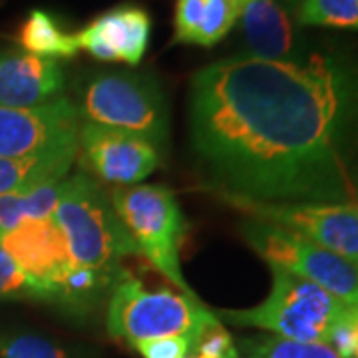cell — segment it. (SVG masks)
Returning <instances> with one entry per match:
<instances>
[{"instance_id":"obj_28","label":"cell","mask_w":358,"mask_h":358,"mask_svg":"<svg viewBox=\"0 0 358 358\" xmlns=\"http://www.w3.org/2000/svg\"><path fill=\"white\" fill-rule=\"evenodd\" d=\"M225 358H239V352H237V348H231Z\"/></svg>"},{"instance_id":"obj_30","label":"cell","mask_w":358,"mask_h":358,"mask_svg":"<svg viewBox=\"0 0 358 358\" xmlns=\"http://www.w3.org/2000/svg\"><path fill=\"white\" fill-rule=\"evenodd\" d=\"M195 358H197V357H195Z\"/></svg>"},{"instance_id":"obj_18","label":"cell","mask_w":358,"mask_h":358,"mask_svg":"<svg viewBox=\"0 0 358 358\" xmlns=\"http://www.w3.org/2000/svg\"><path fill=\"white\" fill-rule=\"evenodd\" d=\"M16 42L20 48L44 58H72L80 52L76 32L70 34L60 26L56 16L46 10H30L26 20L18 28Z\"/></svg>"},{"instance_id":"obj_29","label":"cell","mask_w":358,"mask_h":358,"mask_svg":"<svg viewBox=\"0 0 358 358\" xmlns=\"http://www.w3.org/2000/svg\"><path fill=\"white\" fill-rule=\"evenodd\" d=\"M287 2H289V4H296V6H299V2H301V0H287Z\"/></svg>"},{"instance_id":"obj_10","label":"cell","mask_w":358,"mask_h":358,"mask_svg":"<svg viewBox=\"0 0 358 358\" xmlns=\"http://www.w3.org/2000/svg\"><path fill=\"white\" fill-rule=\"evenodd\" d=\"M82 117L68 98L36 108L0 106V157H28L78 145Z\"/></svg>"},{"instance_id":"obj_25","label":"cell","mask_w":358,"mask_h":358,"mask_svg":"<svg viewBox=\"0 0 358 358\" xmlns=\"http://www.w3.org/2000/svg\"><path fill=\"white\" fill-rule=\"evenodd\" d=\"M134 348L143 358H185L193 348V343L183 336H166V338H152L141 341Z\"/></svg>"},{"instance_id":"obj_6","label":"cell","mask_w":358,"mask_h":358,"mask_svg":"<svg viewBox=\"0 0 358 358\" xmlns=\"http://www.w3.org/2000/svg\"><path fill=\"white\" fill-rule=\"evenodd\" d=\"M115 213L136 241L140 255L154 265L181 293L195 294L181 271V239L187 221L176 193L164 185H131L108 192Z\"/></svg>"},{"instance_id":"obj_3","label":"cell","mask_w":358,"mask_h":358,"mask_svg":"<svg viewBox=\"0 0 358 358\" xmlns=\"http://www.w3.org/2000/svg\"><path fill=\"white\" fill-rule=\"evenodd\" d=\"M52 217L64 233L74 265L124 271L120 267L124 257L140 255L108 192L90 173L78 171L62 181Z\"/></svg>"},{"instance_id":"obj_22","label":"cell","mask_w":358,"mask_h":358,"mask_svg":"<svg viewBox=\"0 0 358 358\" xmlns=\"http://www.w3.org/2000/svg\"><path fill=\"white\" fill-rule=\"evenodd\" d=\"M20 299L48 301V294L0 247V301H20Z\"/></svg>"},{"instance_id":"obj_8","label":"cell","mask_w":358,"mask_h":358,"mask_svg":"<svg viewBox=\"0 0 358 358\" xmlns=\"http://www.w3.org/2000/svg\"><path fill=\"white\" fill-rule=\"evenodd\" d=\"M247 217L294 231L358 263V203H259L223 197Z\"/></svg>"},{"instance_id":"obj_27","label":"cell","mask_w":358,"mask_h":358,"mask_svg":"<svg viewBox=\"0 0 358 358\" xmlns=\"http://www.w3.org/2000/svg\"><path fill=\"white\" fill-rule=\"evenodd\" d=\"M350 358H358V319L352 327V348H350Z\"/></svg>"},{"instance_id":"obj_26","label":"cell","mask_w":358,"mask_h":358,"mask_svg":"<svg viewBox=\"0 0 358 358\" xmlns=\"http://www.w3.org/2000/svg\"><path fill=\"white\" fill-rule=\"evenodd\" d=\"M231 348H235L231 334L219 324L203 334V338L197 343V358H225Z\"/></svg>"},{"instance_id":"obj_4","label":"cell","mask_w":358,"mask_h":358,"mask_svg":"<svg viewBox=\"0 0 358 358\" xmlns=\"http://www.w3.org/2000/svg\"><path fill=\"white\" fill-rule=\"evenodd\" d=\"M219 324L217 315L195 294L173 293L169 289L145 291L143 285L129 275L110 293L106 315L110 336L131 346L152 338L183 336L189 338L195 348L203 334Z\"/></svg>"},{"instance_id":"obj_1","label":"cell","mask_w":358,"mask_h":358,"mask_svg":"<svg viewBox=\"0 0 358 358\" xmlns=\"http://www.w3.org/2000/svg\"><path fill=\"white\" fill-rule=\"evenodd\" d=\"M357 114L358 74L327 54H241L197 70L189 86L192 150L221 197L358 203L346 167Z\"/></svg>"},{"instance_id":"obj_21","label":"cell","mask_w":358,"mask_h":358,"mask_svg":"<svg viewBox=\"0 0 358 358\" xmlns=\"http://www.w3.org/2000/svg\"><path fill=\"white\" fill-rule=\"evenodd\" d=\"M247 2L249 0H207L203 22L199 26L195 44L211 48L221 42L239 20Z\"/></svg>"},{"instance_id":"obj_23","label":"cell","mask_w":358,"mask_h":358,"mask_svg":"<svg viewBox=\"0 0 358 358\" xmlns=\"http://www.w3.org/2000/svg\"><path fill=\"white\" fill-rule=\"evenodd\" d=\"M0 358H72L62 346L40 334L10 333L0 336Z\"/></svg>"},{"instance_id":"obj_2","label":"cell","mask_w":358,"mask_h":358,"mask_svg":"<svg viewBox=\"0 0 358 358\" xmlns=\"http://www.w3.org/2000/svg\"><path fill=\"white\" fill-rule=\"evenodd\" d=\"M271 293L263 303L239 310H219L217 319L293 341L329 345L334 331L358 315V308L315 282L279 267H271Z\"/></svg>"},{"instance_id":"obj_5","label":"cell","mask_w":358,"mask_h":358,"mask_svg":"<svg viewBox=\"0 0 358 358\" xmlns=\"http://www.w3.org/2000/svg\"><path fill=\"white\" fill-rule=\"evenodd\" d=\"M82 122L122 129L164 148L169 134L166 94L155 78L103 72L84 86L76 106Z\"/></svg>"},{"instance_id":"obj_15","label":"cell","mask_w":358,"mask_h":358,"mask_svg":"<svg viewBox=\"0 0 358 358\" xmlns=\"http://www.w3.org/2000/svg\"><path fill=\"white\" fill-rule=\"evenodd\" d=\"M78 157V145L28 157H0V195L22 192L50 179H66Z\"/></svg>"},{"instance_id":"obj_19","label":"cell","mask_w":358,"mask_h":358,"mask_svg":"<svg viewBox=\"0 0 358 358\" xmlns=\"http://www.w3.org/2000/svg\"><path fill=\"white\" fill-rule=\"evenodd\" d=\"M235 348L245 358H343L324 343L293 341L271 333L243 336Z\"/></svg>"},{"instance_id":"obj_13","label":"cell","mask_w":358,"mask_h":358,"mask_svg":"<svg viewBox=\"0 0 358 358\" xmlns=\"http://www.w3.org/2000/svg\"><path fill=\"white\" fill-rule=\"evenodd\" d=\"M64 86V70L58 60L24 50L0 52V106H44L62 98Z\"/></svg>"},{"instance_id":"obj_14","label":"cell","mask_w":358,"mask_h":358,"mask_svg":"<svg viewBox=\"0 0 358 358\" xmlns=\"http://www.w3.org/2000/svg\"><path fill=\"white\" fill-rule=\"evenodd\" d=\"M247 56L261 60H301L291 14L281 0H249L239 16Z\"/></svg>"},{"instance_id":"obj_7","label":"cell","mask_w":358,"mask_h":358,"mask_svg":"<svg viewBox=\"0 0 358 358\" xmlns=\"http://www.w3.org/2000/svg\"><path fill=\"white\" fill-rule=\"evenodd\" d=\"M241 235L268 267H279L319 285L358 308V263L313 243L310 239L261 219L247 217Z\"/></svg>"},{"instance_id":"obj_17","label":"cell","mask_w":358,"mask_h":358,"mask_svg":"<svg viewBox=\"0 0 358 358\" xmlns=\"http://www.w3.org/2000/svg\"><path fill=\"white\" fill-rule=\"evenodd\" d=\"M64 179H50L22 192L0 195V239L30 219H48L54 215Z\"/></svg>"},{"instance_id":"obj_24","label":"cell","mask_w":358,"mask_h":358,"mask_svg":"<svg viewBox=\"0 0 358 358\" xmlns=\"http://www.w3.org/2000/svg\"><path fill=\"white\" fill-rule=\"evenodd\" d=\"M207 0H178L173 18V42L195 44L199 26L203 22Z\"/></svg>"},{"instance_id":"obj_9","label":"cell","mask_w":358,"mask_h":358,"mask_svg":"<svg viewBox=\"0 0 358 358\" xmlns=\"http://www.w3.org/2000/svg\"><path fill=\"white\" fill-rule=\"evenodd\" d=\"M78 154L82 166L94 178L115 187H131L148 179L159 167V148L136 134L80 124Z\"/></svg>"},{"instance_id":"obj_11","label":"cell","mask_w":358,"mask_h":358,"mask_svg":"<svg viewBox=\"0 0 358 358\" xmlns=\"http://www.w3.org/2000/svg\"><path fill=\"white\" fill-rule=\"evenodd\" d=\"M0 247L14 263L48 294L50 287L72 265L64 233L54 217L30 219L0 239Z\"/></svg>"},{"instance_id":"obj_20","label":"cell","mask_w":358,"mask_h":358,"mask_svg":"<svg viewBox=\"0 0 358 358\" xmlns=\"http://www.w3.org/2000/svg\"><path fill=\"white\" fill-rule=\"evenodd\" d=\"M296 20L307 26L358 28V0H301Z\"/></svg>"},{"instance_id":"obj_12","label":"cell","mask_w":358,"mask_h":358,"mask_svg":"<svg viewBox=\"0 0 358 358\" xmlns=\"http://www.w3.org/2000/svg\"><path fill=\"white\" fill-rule=\"evenodd\" d=\"M152 20L140 6L122 4L100 14L94 22L76 32L80 50L102 62L138 66L150 46Z\"/></svg>"},{"instance_id":"obj_16","label":"cell","mask_w":358,"mask_h":358,"mask_svg":"<svg viewBox=\"0 0 358 358\" xmlns=\"http://www.w3.org/2000/svg\"><path fill=\"white\" fill-rule=\"evenodd\" d=\"M126 271H102V268L70 265L62 277L50 287V303H58L66 308L86 310L96 305L106 293H112L122 281Z\"/></svg>"}]
</instances>
